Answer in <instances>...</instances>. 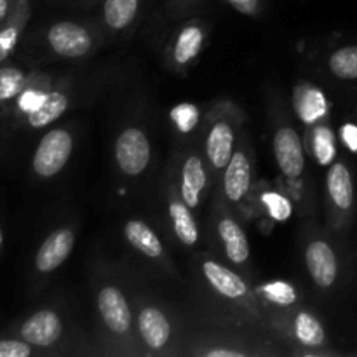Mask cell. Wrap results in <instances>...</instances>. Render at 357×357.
I'll use <instances>...</instances> for the list:
<instances>
[{"label": "cell", "mask_w": 357, "mask_h": 357, "mask_svg": "<svg viewBox=\"0 0 357 357\" xmlns=\"http://www.w3.org/2000/svg\"><path fill=\"white\" fill-rule=\"evenodd\" d=\"M73 248V234L68 229H61L52 232L35 257V267L38 272H52L68 258Z\"/></svg>", "instance_id": "obj_6"}, {"label": "cell", "mask_w": 357, "mask_h": 357, "mask_svg": "<svg viewBox=\"0 0 357 357\" xmlns=\"http://www.w3.org/2000/svg\"><path fill=\"white\" fill-rule=\"evenodd\" d=\"M314 155H316V159L323 166H328V164L333 162L335 155H337L335 135L326 126H321L314 132Z\"/></svg>", "instance_id": "obj_26"}, {"label": "cell", "mask_w": 357, "mask_h": 357, "mask_svg": "<svg viewBox=\"0 0 357 357\" xmlns=\"http://www.w3.org/2000/svg\"><path fill=\"white\" fill-rule=\"evenodd\" d=\"M230 3L244 14H253L258 7V0H230Z\"/></svg>", "instance_id": "obj_33"}, {"label": "cell", "mask_w": 357, "mask_h": 357, "mask_svg": "<svg viewBox=\"0 0 357 357\" xmlns=\"http://www.w3.org/2000/svg\"><path fill=\"white\" fill-rule=\"evenodd\" d=\"M142 337L145 338L146 345L152 349H160L169 340L171 326L166 316L157 309H145L139 314L138 321Z\"/></svg>", "instance_id": "obj_13"}, {"label": "cell", "mask_w": 357, "mask_h": 357, "mask_svg": "<svg viewBox=\"0 0 357 357\" xmlns=\"http://www.w3.org/2000/svg\"><path fill=\"white\" fill-rule=\"evenodd\" d=\"M28 13V0H17L16 9H14V16L9 24L0 28V63L6 61L17 45L21 33V23L24 21Z\"/></svg>", "instance_id": "obj_19"}, {"label": "cell", "mask_w": 357, "mask_h": 357, "mask_svg": "<svg viewBox=\"0 0 357 357\" xmlns=\"http://www.w3.org/2000/svg\"><path fill=\"white\" fill-rule=\"evenodd\" d=\"M328 192L337 206L342 211H349L354 204V185H352L351 171L342 162H335L328 171Z\"/></svg>", "instance_id": "obj_10"}, {"label": "cell", "mask_w": 357, "mask_h": 357, "mask_svg": "<svg viewBox=\"0 0 357 357\" xmlns=\"http://www.w3.org/2000/svg\"><path fill=\"white\" fill-rule=\"evenodd\" d=\"M251 171L250 160L243 152H237L230 159L225 174V194L230 201H241L250 190Z\"/></svg>", "instance_id": "obj_11"}, {"label": "cell", "mask_w": 357, "mask_h": 357, "mask_svg": "<svg viewBox=\"0 0 357 357\" xmlns=\"http://www.w3.org/2000/svg\"><path fill=\"white\" fill-rule=\"evenodd\" d=\"M342 139H344V143L352 150V152H357V126L345 124L344 128H342Z\"/></svg>", "instance_id": "obj_32"}, {"label": "cell", "mask_w": 357, "mask_h": 357, "mask_svg": "<svg viewBox=\"0 0 357 357\" xmlns=\"http://www.w3.org/2000/svg\"><path fill=\"white\" fill-rule=\"evenodd\" d=\"M330 68L338 79H357V45L338 49L330 58Z\"/></svg>", "instance_id": "obj_24"}, {"label": "cell", "mask_w": 357, "mask_h": 357, "mask_svg": "<svg viewBox=\"0 0 357 357\" xmlns=\"http://www.w3.org/2000/svg\"><path fill=\"white\" fill-rule=\"evenodd\" d=\"M70 153H72V136L65 129L49 131L40 139L33 155L35 173L42 178L54 176L68 162Z\"/></svg>", "instance_id": "obj_1"}, {"label": "cell", "mask_w": 357, "mask_h": 357, "mask_svg": "<svg viewBox=\"0 0 357 357\" xmlns=\"http://www.w3.org/2000/svg\"><path fill=\"white\" fill-rule=\"evenodd\" d=\"M206 185V173L199 157H190L183 166V181H181V195L188 208L199 204V195Z\"/></svg>", "instance_id": "obj_16"}, {"label": "cell", "mask_w": 357, "mask_h": 357, "mask_svg": "<svg viewBox=\"0 0 357 357\" xmlns=\"http://www.w3.org/2000/svg\"><path fill=\"white\" fill-rule=\"evenodd\" d=\"M275 159H278L279 167L288 178H298L305 167V159H303L302 142L295 129L282 128L275 132L274 138Z\"/></svg>", "instance_id": "obj_4"}, {"label": "cell", "mask_w": 357, "mask_h": 357, "mask_svg": "<svg viewBox=\"0 0 357 357\" xmlns=\"http://www.w3.org/2000/svg\"><path fill=\"white\" fill-rule=\"evenodd\" d=\"M10 6H13V0H0V23L9 16Z\"/></svg>", "instance_id": "obj_35"}, {"label": "cell", "mask_w": 357, "mask_h": 357, "mask_svg": "<svg viewBox=\"0 0 357 357\" xmlns=\"http://www.w3.org/2000/svg\"><path fill=\"white\" fill-rule=\"evenodd\" d=\"M2 243H3V236H2V230H0V246H2Z\"/></svg>", "instance_id": "obj_36"}, {"label": "cell", "mask_w": 357, "mask_h": 357, "mask_svg": "<svg viewBox=\"0 0 357 357\" xmlns=\"http://www.w3.org/2000/svg\"><path fill=\"white\" fill-rule=\"evenodd\" d=\"M45 96H47V94L38 93V91H31V89L24 91L23 89V93L17 96L20 98V100H17V107H20V110L26 112V115H28L30 112H33L35 108L40 107V103L45 100Z\"/></svg>", "instance_id": "obj_31"}, {"label": "cell", "mask_w": 357, "mask_h": 357, "mask_svg": "<svg viewBox=\"0 0 357 357\" xmlns=\"http://www.w3.org/2000/svg\"><path fill=\"white\" fill-rule=\"evenodd\" d=\"M169 215L173 218L174 232H176L178 239L183 244H187V246H194L197 243L199 232L188 206L181 204V202H173L169 206Z\"/></svg>", "instance_id": "obj_20"}, {"label": "cell", "mask_w": 357, "mask_h": 357, "mask_svg": "<svg viewBox=\"0 0 357 357\" xmlns=\"http://www.w3.org/2000/svg\"><path fill=\"white\" fill-rule=\"evenodd\" d=\"M171 119L176 124V128L181 132H188L197 126L199 121V110L195 105L190 103H181L171 110Z\"/></svg>", "instance_id": "obj_29"}, {"label": "cell", "mask_w": 357, "mask_h": 357, "mask_svg": "<svg viewBox=\"0 0 357 357\" xmlns=\"http://www.w3.org/2000/svg\"><path fill=\"white\" fill-rule=\"evenodd\" d=\"M126 237H128L129 243L139 250L142 253H145L146 257L157 258L162 255V244L157 239V236L153 234V230L150 229L149 225H145L143 222H138V220H131L128 222L124 229Z\"/></svg>", "instance_id": "obj_17"}, {"label": "cell", "mask_w": 357, "mask_h": 357, "mask_svg": "<svg viewBox=\"0 0 357 357\" xmlns=\"http://www.w3.org/2000/svg\"><path fill=\"white\" fill-rule=\"evenodd\" d=\"M218 232L222 241L225 243V250L230 260L234 264H243L250 257V244H248V239L243 230H241V227L234 220L225 218L220 222Z\"/></svg>", "instance_id": "obj_15"}, {"label": "cell", "mask_w": 357, "mask_h": 357, "mask_svg": "<svg viewBox=\"0 0 357 357\" xmlns=\"http://www.w3.org/2000/svg\"><path fill=\"white\" fill-rule=\"evenodd\" d=\"M305 260L314 282L321 288H330L338 274V264L333 250L323 241H316L307 250Z\"/></svg>", "instance_id": "obj_7"}, {"label": "cell", "mask_w": 357, "mask_h": 357, "mask_svg": "<svg viewBox=\"0 0 357 357\" xmlns=\"http://www.w3.org/2000/svg\"><path fill=\"white\" fill-rule=\"evenodd\" d=\"M61 321L52 310H38L28 317L21 326L20 335L24 342L35 347H47L61 337Z\"/></svg>", "instance_id": "obj_5"}, {"label": "cell", "mask_w": 357, "mask_h": 357, "mask_svg": "<svg viewBox=\"0 0 357 357\" xmlns=\"http://www.w3.org/2000/svg\"><path fill=\"white\" fill-rule=\"evenodd\" d=\"M208 357H243L241 352L236 351H225V349H216V351L208 352Z\"/></svg>", "instance_id": "obj_34"}, {"label": "cell", "mask_w": 357, "mask_h": 357, "mask_svg": "<svg viewBox=\"0 0 357 357\" xmlns=\"http://www.w3.org/2000/svg\"><path fill=\"white\" fill-rule=\"evenodd\" d=\"M293 107H295L298 117L303 122H309V124L323 117L328 110V103L323 91L310 86V84H302V86L295 87Z\"/></svg>", "instance_id": "obj_9"}, {"label": "cell", "mask_w": 357, "mask_h": 357, "mask_svg": "<svg viewBox=\"0 0 357 357\" xmlns=\"http://www.w3.org/2000/svg\"><path fill=\"white\" fill-rule=\"evenodd\" d=\"M232 143L234 132L230 126L225 124V122L215 124V128L209 132L208 143H206V152H208L209 160L216 167H223L230 162V159H232Z\"/></svg>", "instance_id": "obj_14"}, {"label": "cell", "mask_w": 357, "mask_h": 357, "mask_svg": "<svg viewBox=\"0 0 357 357\" xmlns=\"http://www.w3.org/2000/svg\"><path fill=\"white\" fill-rule=\"evenodd\" d=\"M138 0H105V21L110 28L122 30L135 20Z\"/></svg>", "instance_id": "obj_21"}, {"label": "cell", "mask_w": 357, "mask_h": 357, "mask_svg": "<svg viewBox=\"0 0 357 357\" xmlns=\"http://www.w3.org/2000/svg\"><path fill=\"white\" fill-rule=\"evenodd\" d=\"M49 44L58 54L66 58H79L91 47V37L80 24L61 21L49 30Z\"/></svg>", "instance_id": "obj_3"}, {"label": "cell", "mask_w": 357, "mask_h": 357, "mask_svg": "<svg viewBox=\"0 0 357 357\" xmlns=\"http://www.w3.org/2000/svg\"><path fill=\"white\" fill-rule=\"evenodd\" d=\"M98 307L105 323L114 333H126L131 326V312L124 295L117 288H103L98 295Z\"/></svg>", "instance_id": "obj_8"}, {"label": "cell", "mask_w": 357, "mask_h": 357, "mask_svg": "<svg viewBox=\"0 0 357 357\" xmlns=\"http://www.w3.org/2000/svg\"><path fill=\"white\" fill-rule=\"evenodd\" d=\"M26 75L16 66H0V105L9 103L24 89Z\"/></svg>", "instance_id": "obj_22"}, {"label": "cell", "mask_w": 357, "mask_h": 357, "mask_svg": "<svg viewBox=\"0 0 357 357\" xmlns=\"http://www.w3.org/2000/svg\"><path fill=\"white\" fill-rule=\"evenodd\" d=\"M260 293L272 303H279V305H291L296 300L295 288L284 281L268 282V284L261 286Z\"/></svg>", "instance_id": "obj_27"}, {"label": "cell", "mask_w": 357, "mask_h": 357, "mask_svg": "<svg viewBox=\"0 0 357 357\" xmlns=\"http://www.w3.org/2000/svg\"><path fill=\"white\" fill-rule=\"evenodd\" d=\"M296 337L302 344L309 345V347H321L324 344V330L321 326L319 321L312 317L310 314L302 312L296 317L295 323Z\"/></svg>", "instance_id": "obj_25"}, {"label": "cell", "mask_w": 357, "mask_h": 357, "mask_svg": "<svg viewBox=\"0 0 357 357\" xmlns=\"http://www.w3.org/2000/svg\"><path fill=\"white\" fill-rule=\"evenodd\" d=\"M261 201L267 206L272 218L278 220V222H284V220H288L289 216H291V202H289L284 195L278 194V192H267V194L261 195Z\"/></svg>", "instance_id": "obj_28"}, {"label": "cell", "mask_w": 357, "mask_h": 357, "mask_svg": "<svg viewBox=\"0 0 357 357\" xmlns=\"http://www.w3.org/2000/svg\"><path fill=\"white\" fill-rule=\"evenodd\" d=\"M202 45V31L197 26H187L180 33L176 40V47H174V58L180 65L190 61L192 58L199 54Z\"/></svg>", "instance_id": "obj_23"}, {"label": "cell", "mask_w": 357, "mask_h": 357, "mask_svg": "<svg viewBox=\"0 0 357 357\" xmlns=\"http://www.w3.org/2000/svg\"><path fill=\"white\" fill-rule=\"evenodd\" d=\"M31 354V345L21 340H0V357H28Z\"/></svg>", "instance_id": "obj_30"}, {"label": "cell", "mask_w": 357, "mask_h": 357, "mask_svg": "<svg viewBox=\"0 0 357 357\" xmlns=\"http://www.w3.org/2000/svg\"><path fill=\"white\" fill-rule=\"evenodd\" d=\"M202 268H204L208 281L218 293L229 296V298H241L243 295H246V284L243 279L223 265L216 264V261H206Z\"/></svg>", "instance_id": "obj_12"}, {"label": "cell", "mask_w": 357, "mask_h": 357, "mask_svg": "<svg viewBox=\"0 0 357 357\" xmlns=\"http://www.w3.org/2000/svg\"><path fill=\"white\" fill-rule=\"evenodd\" d=\"M66 107H68V100H66L65 94L56 93V91L54 93H47L40 107L28 114V124L31 128H44V126L54 122L66 110Z\"/></svg>", "instance_id": "obj_18"}, {"label": "cell", "mask_w": 357, "mask_h": 357, "mask_svg": "<svg viewBox=\"0 0 357 357\" xmlns=\"http://www.w3.org/2000/svg\"><path fill=\"white\" fill-rule=\"evenodd\" d=\"M115 155L121 169L126 174L143 173L145 167L149 166L150 160V145L146 136L139 129H126L117 139L115 145Z\"/></svg>", "instance_id": "obj_2"}]
</instances>
